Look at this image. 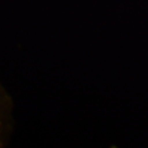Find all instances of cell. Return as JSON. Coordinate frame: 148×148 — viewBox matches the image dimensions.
Masks as SVG:
<instances>
[{
  "label": "cell",
  "instance_id": "cell-1",
  "mask_svg": "<svg viewBox=\"0 0 148 148\" xmlns=\"http://www.w3.org/2000/svg\"><path fill=\"white\" fill-rule=\"evenodd\" d=\"M14 101L0 82V148L9 145L14 131Z\"/></svg>",
  "mask_w": 148,
  "mask_h": 148
}]
</instances>
